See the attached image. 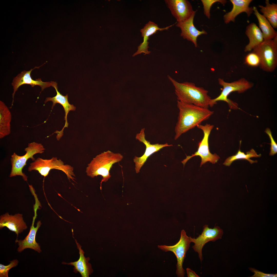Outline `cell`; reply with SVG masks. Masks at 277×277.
I'll return each instance as SVG.
<instances>
[{
  "label": "cell",
  "instance_id": "7",
  "mask_svg": "<svg viewBox=\"0 0 277 277\" xmlns=\"http://www.w3.org/2000/svg\"><path fill=\"white\" fill-rule=\"evenodd\" d=\"M218 80L219 84L223 87V88L219 96L211 99L210 106L211 107L216 104L217 101H223L228 103L231 109H237V104L228 98V95L232 92L235 91L239 93H243L251 88L253 85L252 83L244 78H242L231 83L226 82L221 78H219Z\"/></svg>",
  "mask_w": 277,
  "mask_h": 277
},
{
  "label": "cell",
  "instance_id": "31",
  "mask_svg": "<svg viewBox=\"0 0 277 277\" xmlns=\"http://www.w3.org/2000/svg\"><path fill=\"white\" fill-rule=\"evenodd\" d=\"M187 276L188 277H199L193 271L190 269L187 268L186 269Z\"/></svg>",
  "mask_w": 277,
  "mask_h": 277
},
{
  "label": "cell",
  "instance_id": "12",
  "mask_svg": "<svg viewBox=\"0 0 277 277\" xmlns=\"http://www.w3.org/2000/svg\"><path fill=\"white\" fill-rule=\"evenodd\" d=\"M144 130V128L142 129L140 133L137 134L135 137L136 139L143 143L146 147L144 153L142 156L139 157L135 156L133 159L135 163V170L137 173L140 172V169L151 155L164 147L173 146L172 144L169 145L167 143L164 144H151L150 142L145 138Z\"/></svg>",
  "mask_w": 277,
  "mask_h": 277
},
{
  "label": "cell",
  "instance_id": "16",
  "mask_svg": "<svg viewBox=\"0 0 277 277\" xmlns=\"http://www.w3.org/2000/svg\"><path fill=\"white\" fill-rule=\"evenodd\" d=\"M22 214H17L14 215H10L8 213L3 214L0 217V229L4 227H7L10 230L15 232L17 239L19 234L26 229L27 227L23 220Z\"/></svg>",
  "mask_w": 277,
  "mask_h": 277
},
{
  "label": "cell",
  "instance_id": "8",
  "mask_svg": "<svg viewBox=\"0 0 277 277\" xmlns=\"http://www.w3.org/2000/svg\"><path fill=\"white\" fill-rule=\"evenodd\" d=\"M197 127L202 130L203 132V138L199 143L197 151L191 156H186V159L181 162L184 166L189 160L195 156H199L201 157V161L200 167L208 162L212 164H215L217 162L220 158L217 154H211L209 149V137L214 127V125L206 124L204 125L201 124L198 125Z\"/></svg>",
  "mask_w": 277,
  "mask_h": 277
},
{
  "label": "cell",
  "instance_id": "21",
  "mask_svg": "<svg viewBox=\"0 0 277 277\" xmlns=\"http://www.w3.org/2000/svg\"><path fill=\"white\" fill-rule=\"evenodd\" d=\"M245 33L249 41V44L245 48V52L251 51L264 41L262 32L254 23H251L247 26Z\"/></svg>",
  "mask_w": 277,
  "mask_h": 277
},
{
  "label": "cell",
  "instance_id": "29",
  "mask_svg": "<svg viewBox=\"0 0 277 277\" xmlns=\"http://www.w3.org/2000/svg\"><path fill=\"white\" fill-rule=\"evenodd\" d=\"M265 132L269 135L271 140L270 151L269 155L270 156H273L277 153V144L274 141L272 134V133L270 129L269 128H266Z\"/></svg>",
  "mask_w": 277,
  "mask_h": 277
},
{
  "label": "cell",
  "instance_id": "28",
  "mask_svg": "<svg viewBox=\"0 0 277 277\" xmlns=\"http://www.w3.org/2000/svg\"><path fill=\"white\" fill-rule=\"evenodd\" d=\"M18 263V261L14 259L10 261L8 265H5L0 264V277H8V273L9 270L11 268L16 266Z\"/></svg>",
  "mask_w": 277,
  "mask_h": 277
},
{
  "label": "cell",
  "instance_id": "13",
  "mask_svg": "<svg viewBox=\"0 0 277 277\" xmlns=\"http://www.w3.org/2000/svg\"><path fill=\"white\" fill-rule=\"evenodd\" d=\"M165 2L177 22L185 21L196 12L186 0H165Z\"/></svg>",
  "mask_w": 277,
  "mask_h": 277
},
{
  "label": "cell",
  "instance_id": "25",
  "mask_svg": "<svg viewBox=\"0 0 277 277\" xmlns=\"http://www.w3.org/2000/svg\"><path fill=\"white\" fill-rule=\"evenodd\" d=\"M261 154H258L253 149H252L249 151L247 152L245 154L242 152L239 149L237 153L234 155L230 156L225 161L223 164L225 166H230L234 161L239 159H245L248 161L251 164L257 163V160L253 161L250 159L252 157H260Z\"/></svg>",
  "mask_w": 277,
  "mask_h": 277
},
{
  "label": "cell",
  "instance_id": "26",
  "mask_svg": "<svg viewBox=\"0 0 277 277\" xmlns=\"http://www.w3.org/2000/svg\"><path fill=\"white\" fill-rule=\"evenodd\" d=\"M245 63L247 65L252 67L259 66L260 61L258 56L255 53L252 52L248 54L245 59Z\"/></svg>",
  "mask_w": 277,
  "mask_h": 277
},
{
  "label": "cell",
  "instance_id": "30",
  "mask_svg": "<svg viewBox=\"0 0 277 277\" xmlns=\"http://www.w3.org/2000/svg\"><path fill=\"white\" fill-rule=\"evenodd\" d=\"M250 270L254 273V275L251 277H277V274H267L259 271L252 268H249Z\"/></svg>",
  "mask_w": 277,
  "mask_h": 277
},
{
  "label": "cell",
  "instance_id": "5",
  "mask_svg": "<svg viewBox=\"0 0 277 277\" xmlns=\"http://www.w3.org/2000/svg\"><path fill=\"white\" fill-rule=\"evenodd\" d=\"M45 150L41 144L33 142L29 143L27 147L25 149L26 153L24 155L20 156L14 153L11 159L12 167L9 177L20 176L24 181H27L28 177L23 172L22 169L26 165L27 160L31 159L34 161L35 159L34 155L37 153L42 154Z\"/></svg>",
  "mask_w": 277,
  "mask_h": 277
},
{
  "label": "cell",
  "instance_id": "10",
  "mask_svg": "<svg viewBox=\"0 0 277 277\" xmlns=\"http://www.w3.org/2000/svg\"><path fill=\"white\" fill-rule=\"evenodd\" d=\"M223 234V230L219 226H215L211 229L209 228L208 225H206L204 226L201 234L198 237L196 238L190 237L191 242L194 244L192 248L195 252H198L201 262L203 260L202 250L204 245L209 241H214L221 239Z\"/></svg>",
  "mask_w": 277,
  "mask_h": 277
},
{
  "label": "cell",
  "instance_id": "22",
  "mask_svg": "<svg viewBox=\"0 0 277 277\" xmlns=\"http://www.w3.org/2000/svg\"><path fill=\"white\" fill-rule=\"evenodd\" d=\"M11 113L5 104L0 101V138H2L11 133Z\"/></svg>",
  "mask_w": 277,
  "mask_h": 277
},
{
  "label": "cell",
  "instance_id": "15",
  "mask_svg": "<svg viewBox=\"0 0 277 277\" xmlns=\"http://www.w3.org/2000/svg\"><path fill=\"white\" fill-rule=\"evenodd\" d=\"M53 87H54L56 91L57 94L56 95L53 97H47L45 101V103L48 101H51L53 103V104L52 107V109L53 108V107L57 103H59L61 104L63 107L65 113V116L64 120H65V125L63 129L60 131H56L55 132V133L57 134L56 138L58 140H59L63 135V131L64 128L68 127V124L67 121V116L68 113L70 111H74L76 110V107L73 104H71L69 103L68 101V94H66L65 96H64L60 93L58 90L57 83L55 82Z\"/></svg>",
  "mask_w": 277,
  "mask_h": 277
},
{
  "label": "cell",
  "instance_id": "19",
  "mask_svg": "<svg viewBox=\"0 0 277 277\" xmlns=\"http://www.w3.org/2000/svg\"><path fill=\"white\" fill-rule=\"evenodd\" d=\"M73 238L75 240L77 249L79 251V258L78 260L69 263L63 262L62 263L63 264L73 266V272L75 273L79 272L82 277H88L93 271L91 264L88 262L90 259L89 257L86 258L84 256V252L81 248L82 246L73 236Z\"/></svg>",
  "mask_w": 277,
  "mask_h": 277
},
{
  "label": "cell",
  "instance_id": "3",
  "mask_svg": "<svg viewBox=\"0 0 277 277\" xmlns=\"http://www.w3.org/2000/svg\"><path fill=\"white\" fill-rule=\"evenodd\" d=\"M123 155L119 153H115L110 150L104 152L93 158L86 168L87 176L92 178L101 175L102 179L100 183V189L103 182H106L111 175L110 171L113 165L121 161Z\"/></svg>",
  "mask_w": 277,
  "mask_h": 277
},
{
  "label": "cell",
  "instance_id": "27",
  "mask_svg": "<svg viewBox=\"0 0 277 277\" xmlns=\"http://www.w3.org/2000/svg\"><path fill=\"white\" fill-rule=\"evenodd\" d=\"M203 6L204 13L209 18H210V9L212 5L215 3L219 2L223 5L226 3V1L224 0H202Z\"/></svg>",
  "mask_w": 277,
  "mask_h": 277
},
{
  "label": "cell",
  "instance_id": "6",
  "mask_svg": "<svg viewBox=\"0 0 277 277\" xmlns=\"http://www.w3.org/2000/svg\"><path fill=\"white\" fill-rule=\"evenodd\" d=\"M55 169L62 171L67 175L68 178L74 181V169L68 164H65L61 160L57 157H53L50 159H44L38 157L30 164L28 171H36L41 175L44 177L47 176L50 171Z\"/></svg>",
  "mask_w": 277,
  "mask_h": 277
},
{
  "label": "cell",
  "instance_id": "23",
  "mask_svg": "<svg viewBox=\"0 0 277 277\" xmlns=\"http://www.w3.org/2000/svg\"><path fill=\"white\" fill-rule=\"evenodd\" d=\"M253 9L254 13L258 19L264 40L272 39L277 36V32L274 29L266 18L263 15L259 13L256 7H253Z\"/></svg>",
  "mask_w": 277,
  "mask_h": 277
},
{
  "label": "cell",
  "instance_id": "18",
  "mask_svg": "<svg viewBox=\"0 0 277 277\" xmlns=\"http://www.w3.org/2000/svg\"><path fill=\"white\" fill-rule=\"evenodd\" d=\"M174 25L173 24L165 27L160 28L156 24L149 21L146 24L143 28L140 30L142 36L143 37V42L138 47L137 51L133 54V56H134L142 53H144V55L150 54V51L148 50L149 47L148 46L149 42L148 41L149 37L156 33L158 31L167 30Z\"/></svg>",
  "mask_w": 277,
  "mask_h": 277
},
{
  "label": "cell",
  "instance_id": "20",
  "mask_svg": "<svg viewBox=\"0 0 277 277\" xmlns=\"http://www.w3.org/2000/svg\"><path fill=\"white\" fill-rule=\"evenodd\" d=\"M233 5L231 11L225 14L224 16V22L226 24L230 21L234 22L237 16L242 12L246 13L249 16L253 11V7L249 5L252 0H230Z\"/></svg>",
  "mask_w": 277,
  "mask_h": 277
},
{
  "label": "cell",
  "instance_id": "17",
  "mask_svg": "<svg viewBox=\"0 0 277 277\" xmlns=\"http://www.w3.org/2000/svg\"><path fill=\"white\" fill-rule=\"evenodd\" d=\"M195 13L188 19L184 22H177L176 26L181 30V36L184 39L192 42L195 47L197 46V39L199 36L202 34H206L204 30L200 31L197 29L193 23V20Z\"/></svg>",
  "mask_w": 277,
  "mask_h": 277
},
{
  "label": "cell",
  "instance_id": "4",
  "mask_svg": "<svg viewBox=\"0 0 277 277\" xmlns=\"http://www.w3.org/2000/svg\"><path fill=\"white\" fill-rule=\"evenodd\" d=\"M253 52L259 56V66L264 71L272 72L277 66V36L272 39L264 40L254 47Z\"/></svg>",
  "mask_w": 277,
  "mask_h": 277
},
{
  "label": "cell",
  "instance_id": "1",
  "mask_svg": "<svg viewBox=\"0 0 277 277\" xmlns=\"http://www.w3.org/2000/svg\"><path fill=\"white\" fill-rule=\"evenodd\" d=\"M177 106L179 112L175 127V140L177 139L182 134L201 124L214 113L213 111L208 108L178 100Z\"/></svg>",
  "mask_w": 277,
  "mask_h": 277
},
{
  "label": "cell",
  "instance_id": "14",
  "mask_svg": "<svg viewBox=\"0 0 277 277\" xmlns=\"http://www.w3.org/2000/svg\"><path fill=\"white\" fill-rule=\"evenodd\" d=\"M41 66L35 67L33 69H31L28 71H23L14 78L12 83L13 89V92L12 94L13 100L12 105L13 103L14 97L16 91L18 88L22 85L29 84L32 87L35 85H38L41 87L42 91L45 88L50 86H52L54 83V82H44L42 81L41 78H38L34 80L31 77V74L32 71L35 68H38Z\"/></svg>",
  "mask_w": 277,
  "mask_h": 277
},
{
  "label": "cell",
  "instance_id": "11",
  "mask_svg": "<svg viewBox=\"0 0 277 277\" xmlns=\"http://www.w3.org/2000/svg\"><path fill=\"white\" fill-rule=\"evenodd\" d=\"M40 204L36 203L34 205V215L33 217L32 225L30 228L28 234L23 240H18L16 239L15 241L16 243H17L18 246L17 251L18 252H21L25 249L29 248L33 249L40 253L42 252L40 246L36 241L35 238L37 232L41 226L42 223L40 221H38L36 223V227L34 226V223L37 215L36 211Z\"/></svg>",
  "mask_w": 277,
  "mask_h": 277
},
{
  "label": "cell",
  "instance_id": "9",
  "mask_svg": "<svg viewBox=\"0 0 277 277\" xmlns=\"http://www.w3.org/2000/svg\"><path fill=\"white\" fill-rule=\"evenodd\" d=\"M191 242L190 237L186 235L185 232L183 230L181 231L179 241L175 245L172 246L165 245L158 246V248L163 251H171L176 256L177 262L176 274L178 277H184L185 272L183 268V264Z\"/></svg>",
  "mask_w": 277,
  "mask_h": 277
},
{
  "label": "cell",
  "instance_id": "24",
  "mask_svg": "<svg viewBox=\"0 0 277 277\" xmlns=\"http://www.w3.org/2000/svg\"><path fill=\"white\" fill-rule=\"evenodd\" d=\"M265 6L259 5L260 11L263 15L268 20L272 27H277V4H276L270 3L268 0L265 1Z\"/></svg>",
  "mask_w": 277,
  "mask_h": 277
},
{
  "label": "cell",
  "instance_id": "2",
  "mask_svg": "<svg viewBox=\"0 0 277 277\" xmlns=\"http://www.w3.org/2000/svg\"><path fill=\"white\" fill-rule=\"evenodd\" d=\"M168 77L174 87L178 101L208 108L211 99L208 95L207 91L196 86L193 83H179L169 75Z\"/></svg>",
  "mask_w": 277,
  "mask_h": 277
}]
</instances>
